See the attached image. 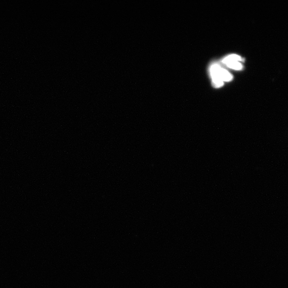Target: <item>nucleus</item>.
Instances as JSON below:
<instances>
[{
  "label": "nucleus",
  "mask_w": 288,
  "mask_h": 288,
  "mask_svg": "<svg viewBox=\"0 0 288 288\" xmlns=\"http://www.w3.org/2000/svg\"><path fill=\"white\" fill-rule=\"evenodd\" d=\"M210 71L213 85L216 88L223 86L224 82H230L233 78L228 71L217 64L212 65Z\"/></svg>",
  "instance_id": "f257e3e1"
},
{
  "label": "nucleus",
  "mask_w": 288,
  "mask_h": 288,
  "mask_svg": "<svg viewBox=\"0 0 288 288\" xmlns=\"http://www.w3.org/2000/svg\"><path fill=\"white\" fill-rule=\"evenodd\" d=\"M241 57L237 55H231L225 58L223 63L228 68L235 70H241L243 68V66L240 62L242 61Z\"/></svg>",
  "instance_id": "f03ea898"
}]
</instances>
